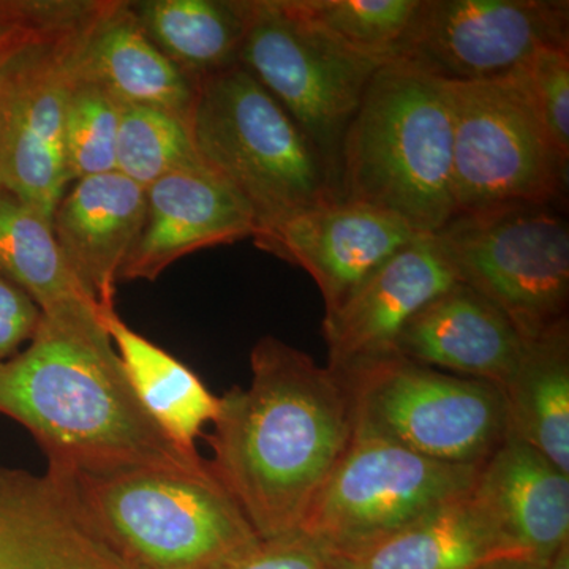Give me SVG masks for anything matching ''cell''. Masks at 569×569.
I'll return each mask as SVG.
<instances>
[{
  "label": "cell",
  "mask_w": 569,
  "mask_h": 569,
  "mask_svg": "<svg viewBox=\"0 0 569 569\" xmlns=\"http://www.w3.org/2000/svg\"><path fill=\"white\" fill-rule=\"evenodd\" d=\"M569 48L568 0H419L395 59L445 82L496 80Z\"/></svg>",
  "instance_id": "7c38bea8"
},
{
  "label": "cell",
  "mask_w": 569,
  "mask_h": 569,
  "mask_svg": "<svg viewBox=\"0 0 569 569\" xmlns=\"http://www.w3.org/2000/svg\"><path fill=\"white\" fill-rule=\"evenodd\" d=\"M121 111L122 104L102 88L78 81L63 129V159L69 183L116 171Z\"/></svg>",
  "instance_id": "83f0119b"
},
{
  "label": "cell",
  "mask_w": 569,
  "mask_h": 569,
  "mask_svg": "<svg viewBox=\"0 0 569 569\" xmlns=\"http://www.w3.org/2000/svg\"><path fill=\"white\" fill-rule=\"evenodd\" d=\"M419 236L387 212L340 200L296 213L252 239L258 249L305 269L329 313Z\"/></svg>",
  "instance_id": "4fadbf2b"
},
{
  "label": "cell",
  "mask_w": 569,
  "mask_h": 569,
  "mask_svg": "<svg viewBox=\"0 0 569 569\" xmlns=\"http://www.w3.org/2000/svg\"><path fill=\"white\" fill-rule=\"evenodd\" d=\"M470 493L523 556L549 561L569 542V475L518 438L482 463Z\"/></svg>",
  "instance_id": "d6986e66"
},
{
  "label": "cell",
  "mask_w": 569,
  "mask_h": 569,
  "mask_svg": "<svg viewBox=\"0 0 569 569\" xmlns=\"http://www.w3.org/2000/svg\"><path fill=\"white\" fill-rule=\"evenodd\" d=\"M432 236L456 280L492 302L526 342L568 318L569 228L557 206L458 213Z\"/></svg>",
  "instance_id": "52a82bcc"
},
{
  "label": "cell",
  "mask_w": 569,
  "mask_h": 569,
  "mask_svg": "<svg viewBox=\"0 0 569 569\" xmlns=\"http://www.w3.org/2000/svg\"><path fill=\"white\" fill-rule=\"evenodd\" d=\"M201 163L189 123L170 112L122 104L116 171L148 189L164 176Z\"/></svg>",
  "instance_id": "484cf974"
},
{
  "label": "cell",
  "mask_w": 569,
  "mask_h": 569,
  "mask_svg": "<svg viewBox=\"0 0 569 569\" xmlns=\"http://www.w3.org/2000/svg\"><path fill=\"white\" fill-rule=\"evenodd\" d=\"M0 415L32 433L48 467L71 473L212 471L149 417L107 331L41 317L29 347L0 362Z\"/></svg>",
  "instance_id": "7a4b0ae2"
},
{
  "label": "cell",
  "mask_w": 569,
  "mask_h": 569,
  "mask_svg": "<svg viewBox=\"0 0 569 569\" xmlns=\"http://www.w3.org/2000/svg\"><path fill=\"white\" fill-rule=\"evenodd\" d=\"M470 492L365 549L329 557L332 568L477 569L496 557L520 553Z\"/></svg>",
  "instance_id": "44dd1931"
},
{
  "label": "cell",
  "mask_w": 569,
  "mask_h": 569,
  "mask_svg": "<svg viewBox=\"0 0 569 569\" xmlns=\"http://www.w3.org/2000/svg\"><path fill=\"white\" fill-rule=\"evenodd\" d=\"M343 201L361 203L432 236L456 216L448 84L402 61L367 86L339 157Z\"/></svg>",
  "instance_id": "3957f363"
},
{
  "label": "cell",
  "mask_w": 569,
  "mask_h": 569,
  "mask_svg": "<svg viewBox=\"0 0 569 569\" xmlns=\"http://www.w3.org/2000/svg\"><path fill=\"white\" fill-rule=\"evenodd\" d=\"M527 342L492 302L456 282L408 321L395 353L455 376L503 388Z\"/></svg>",
  "instance_id": "ac0fdd59"
},
{
  "label": "cell",
  "mask_w": 569,
  "mask_h": 569,
  "mask_svg": "<svg viewBox=\"0 0 569 569\" xmlns=\"http://www.w3.org/2000/svg\"><path fill=\"white\" fill-rule=\"evenodd\" d=\"M239 63L263 84L339 176L343 137L385 62L359 54L291 9L244 0Z\"/></svg>",
  "instance_id": "30bf717a"
},
{
  "label": "cell",
  "mask_w": 569,
  "mask_h": 569,
  "mask_svg": "<svg viewBox=\"0 0 569 569\" xmlns=\"http://www.w3.org/2000/svg\"><path fill=\"white\" fill-rule=\"evenodd\" d=\"M80 81L130 107L170 112L190 123L200 80L179 69L134 20L129 2L107 0L82 41Z\"/></svg>",
  "instance_id": "ffe728a7"
},
{
  "label": "cell",
  "mask_w": 569,
  "mask_h": 569,
  "mask_svg": "<svg viewBox=\"0 0 569 569\" xmlns=\"http://www.w3.org/2000/svg\"><path fill=\"white\" fill-rule=\"evenodd\" d=\"M66 473L93 529L137 569H213L260 539L212 471Z\"/></svg>",
  "instance_id": "5b68a950"
},
{
  "label": "cell",
  "mask_w": 569,
  "mask_h": 569,
  "mask_svg": "<svg viewBox=\"0 0 569 569\" xmlns=\"http://www.w3.org/2000/svg\"><path fill=\"white\" fill-rule=\"evenodd\" d=\"M252 380L219 397L209 466L260 539L301 529L355 438L350 389L277 337L258 340Z\"/></svg>",
  "instance_id": "6da1fadb"
},
{
  "label": "cell",
  "mask_w": 569,
  "mask_h": 569,
  "mask_svg": "<svg viewBox=\"0 0 569 569\" xmlns=\"http://www.w3.org/2000/svg\"><path fill=\"white\" fill-rule=\"evenodd\" d=\"M548 561L533 559L523 553H511V556L496 557V559L479 565L477 569H546Z\"/></svg>",
  "instance_id": "d6a6232c"
},
{
  "label": "cell",
  "mask_w": 569,
  "mask_h": 569,
  "mask_svg": "<svg viewBox=\"0 0 569 569\" xmlns=\"http://www.w3.org/2000/svg\"><path fill=\"white\" fill-rule=\"evenodd\" d=\"M447 84L456 216L561 203L569 156L550 137L520 69L496 80Z\"/></svg>",
  "instance_id": "8992f818"
},
{
  "label": "cell",
  "mask_w": 569,
  "mask_h": 569,
  "mask_svg": "<svg viewBox=\"0 0 569 569\" xmlns=\"http://www.w3.org/2000/svg\"><path fill=\"white\" fill-rule=\"evenodd\" d=\"M71 20V18H70ZM69 21V20H67ZM63 22V21H61ZM54 24H58V22H54ZM51 26V24H48ZM36 28H44V26H18V28H0V56L3 54L11 44H13V41L18 39V37L21 36L22 32L28 31V29H36Z\"/></svg>",
  "instance_id": "836d02e7"
},
{
  "label": "cell",
  "mask_w": 569,
  "mask_h": 569,
  "mask_svg": "<svg viewBox=\"0 0 569 569\" xmlns=\"http://www.w3.org/2000/svg\"><path fill=\"white\" fill-rule=\"evenodd\" d=\"M104 328L142 408L179 448L198 452V437L219 411L201 378L173 355L133 331L118 312L103 316Z\"/></svg>",
  "instance_id": "603a6c76"
},
{
  "label": "cell",
  "mask_w": 569,
  "mask_h": 569,
  "mask_svg": "<svg viewBox=\"0 0 569 569\" xmlns=\"http://www.w3.org/2000/svg\"><path fill=\"white\" fill-rule=\"evenodd\" d=\"M339 377L350 389L355 437L391 441L440 462L482 466L508 436L503 391L489 381L402 356Z\"/></svg>",
  "instance_id": "ba28073f"
},
{
  "label": "cell",
  "mask_w": 569,
  "mask_h": 569,
  "mask_svg": "<svg viewBox=\"0 0 569 569\" xmlns=\"http://www.w3.org/2000/svg\"><path fill=\"white\" fill-rule=\"evenodd\" d=\"M82 9L84 0H0V28L54 24Z\"/></svg>",
  "instance_id": "1f68e13d"
},
{
  "label": "cell",
  "mask_w": 569,
  "mask_h": 569,
  "mask_svg": "<svg viewBox=\"0 0 569 569\" xmlns=\"http://www.w3.org/2000/svg\"><path fill=\"white\" fill-rule=\"evenodd\" d=\"M148 212L146 189L110 171L70 183L51 217L52 234L84 293L114 312L116 284Z\"/></svg>",
  "instance_id": "e0dca14e"
},
{
  "label": "cell",
  "mask_w": 569,
  "mask_h": 569,
  "mask_svg": "<svg viewBox=\"0 0 569 569\" xmlns=\"http://www.w3.org/2000/svg\"><path fill=\"white\" fill-rule=\"evenodd\" d=\"M458 282L433 236H419L325 313L328 367L339 376L396 356L397 337L422 307Z\"/></svg>",
  "instance_id": "5bb4252c"
},
{
  "label": "cell",
  "mask_w": 569,
  "mask_h": 569,
  "mask_svg": "<svg viewBox=\"0 0 569 569\" xmlns=\"http://www.w3.org/2000/svg\"><path fill=\"white\" fill-rule=\"evenodd\" d=\"M107 0L73 20L28 29L0 56V187L51 220L69 189L63 129L82 41Z\"/></svg>",
  "instance_id": "9c48e42d"
},
{
  "label": "cell",
  "mask_w": 569,
  "mask_h": 569,
  "mask_svg": "<svg viewBox=\"0 0 569 569\" xmlns=\"http://www.w3.org/2000/svg\"><path fill=\"white\" fill-rule=\"evenodd\" d=\"M542 121L569 156V48H546L520 67Z\"/></svg>",
  "instance_id": "f1b7e54d"
},
{
  "label": "cell",
  "mask_w": 569,
  "mask_h": 569,
  "mask_svg": "<svg viewBox=\"0 0 569 569\" xmlns=\"http://www.w3.org/2000/svg\"><path fill=\"white\" fill-rule=\"evenodd\" d=\"M508 436L537 449L569 475V321L527 342L515 373L501 388Z\"/></svg>",
  "instance_id": "cb8c5ba5"
},
{
  "label": "cell",
  "mask_w": 569,
  "mask_h": 569,
  "mask_svg": "<svg viewBox=\"0 0 569 569\" xmlns=\"http://www.w3.org/2000/svg\"><path fill=\"white\" fill-rule=\"evenodd\" d=\"M296 13L320 26L347 48L391 62L419 0H288Z\"/></svg>",
  "instance_id": "4316f807"
},
{
  "label": "cell",
  "mask_w": 569,
  "mask_h": 569,
  "mask_svg": "<svg viewBox=\"0 0 569 569\" xmlns=\"http://www.w3.org/2000/svg\"><path fill=\"white\" fill-rule=\"evenodd\" d=\"M0 274L17 283L52 323L107 331L52 234L51 220L0 187Z\"/></svg>",
  "instance_id": "7402d4cb"
},
{
  "label": "cell",
  "mask_w": 569,
  "mask_h": 569,
  "mask_svg": "<svg viewBox=\"0 0 569 569\" xmlns=\"http://www.w3.org/2000/svg\"><path fill=\"white\" fill-rule=\"evenodd\" d=\"M189 129L201 162L252 209L257 233L342 200L335 168L241 63L201 78Z\"/></svg>",
  "instance_id": "277c9868"
},
{
  "label": "cell",
  "mask_w": 569,
  "mask_h": 569,
  "mask_svg": "<svg viewBox=\"0 0 569 569\" xmlns=\"http://www.w3.org/2000/svg\"><path fill=\"white\" fill-rule=\"evenodd\" d=\"M129 7L149 40L198 80L239 63L244 0H140Z\"/></svg>",
  "instance_id": "d4e9b609"
},
{
  "label": "cell",
  "mask_w": 569,
  "mask_h": 569,
  "mask_svg": "<svg viewBox=\"0 0 569 569\" xmlns=\"http://www.w3.org/2000/svg\"><path fill=\"white\" fill-rule=\"evenodd\" d=\"M0 569H137L104 541L66 471L0 468Z\"/></svg>",
  "instance_id": "9a60e30c"
},
{
  "label": "cell",
  "mask_w": 569,
  "mask_h": 569,
  "mask_svg": "<svg viewBox=\"0 0 569 569\" xmlns=\"http://www.w3.org/2000/svg\"><path fill=\"white\" fill-rule=\"evenodd\" d=\"M140 239L119 280L153 282L187 254L253 238L252 209L204 163L182 168L146 189Z\"/></svg>",
  "instance_id": "2e32d148"
},
{
  "label": "cell",
  "mask_w": 569,
  "mask_h": 569,
  "mask_svg": "<svg viewBox=\"0 0 569 569\" xmlns=\"http://www.w3.org/2000/svg\"><path fill=\"white\" fill-rule=\"evenodd\" d=\"M479 468L425 458L391 441L355 437L299 531L326 556H347L467 496Z\"/></svg>",
  "instance_id": "8fae6325"
},
{
  "label": "cell",
  "mask_w": 569,
  "mask_h": 569,
  "mask_svg": "<svg viewBox=\"0 0 569 569\" xmlns=\"http://www.w3.org/2000/svg\"><path fill=\"white\" fill-rule=\"evenodd\" d=\"M213 569H335L323 549L301 531L258 539Z\"/></svg>",
  "instance_id": "f546056e"
},
{
  "label": "cell",
  "mask_w": 569,
  "mask_h": 569,
  "mask_svg": "<svg viewBox=\"0 0 569 569\" xmlns=\"http://www.w3.org/2000/svg\"><path fill=\"white\" fill-rule=\"evenodd\" d=\"M41 310L31 296L0 274V362L31 342L41 321Z\"/></svg>",
  "instance_id": "4dcf8cb0"
},
{
  "label": "cell",
  "mask_w": 569,
  "mask_h": 569,
  "mask_svg": "<svg viewBox=\"0 0 569 569\" xmlns=\"http://www.w3.org/2000/svg\"><path fill=\"white\" fill-rule=\"evenodd\" d=\"M546 569H569V542L550 557Z\"/></svg>",
  "instance_id": "e575fe53"
}]
</instances>
